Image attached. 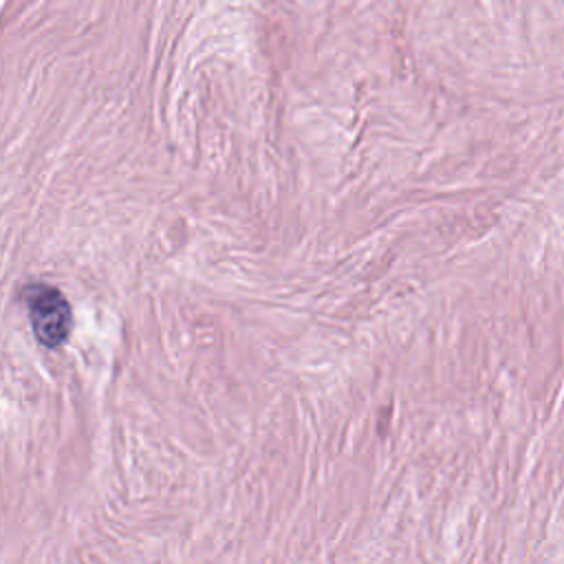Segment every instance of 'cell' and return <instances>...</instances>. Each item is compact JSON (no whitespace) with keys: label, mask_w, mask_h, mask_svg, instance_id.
<instances>
[{"label":"cell","mask_w":564,"mask_h":564,"mask_svg":"<svg viewBox=\"0 0 564 564\" xmlns=\"http://www.w3.org/2000/svg\"><path fill=\"white\" fill-rule=\"evenodd\" d=\"M35 339L46 348L62 346L73 330V308L64 293L51 284L33 282L22 291Z\"/></svg>","instance_id":"obj_1"}]
</instances>
